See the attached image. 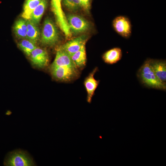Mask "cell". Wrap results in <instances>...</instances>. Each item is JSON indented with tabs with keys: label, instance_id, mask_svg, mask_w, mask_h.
Wrapping results in <instances>:
<instances>
[{
	"label": "cell",
	"instance_id": "cell-11",
	"mask_svg": "<svg viewBox=\"0 0 166 166\" xmlns=\"http://www.w3.org/2000/svg\"><path fill=\"white\" fill-rule=\"evenodd\" d=\"M150 64L158 78L165 83L166 81V64L163 61L149 59Z\"/></svg>",
	"mask_w": 166,
	"mask_h": 166
},
{
	"label": "cell",
	"instance_id": "cell-2",
	"mask_svg": "<svg viewBox=\"0 0 166 166\" xmlns=\"http://www.w3.org/2000/svg\"><path fill=\"white\" fill-rule=\"evenodd\" d=\"M139 75L142 81L145 85L153 88L165 90V83L160 81L156 77L151 65L149 59L146 61L139 71Z\"/></svg>",
	"mask_w": 166,
	"mask_h": 166
},
{
	"label": "cell",
	"instance_id": "cell-6",
	"mask_svg": "<svg viewBox=\"0 0 166 166\" xmlns=\"http://www.w3.org/2000/svg\"><path fill=\"white\" fill-rule=\"evenodd\" d=\"M112 26L115 32L122 37L128 39L131 36L132 25L130 20L127 16L116 17L113 21Z\"/></svg>",
	"mask_w": 166,
	"mask_h": 166
},
{
	"label": "cell",
	"instance_id": "cell-14",
	"mask_svg": "<svg viewBox=\"0 0 166 166\" xmlns=\"http://www.w3.org/2000/svg\"><path fill=\"white\" fill-rule=\"evenodd\" d=\"M26 38L36 43L39 37V31L37 24L30 20H26Z\"/></svg>",
	"mask_w": 166,
	"mask_h": 166
},
{
	"label": "cell",
	"instance_id": "cell-18",
	"mask_svg": "<svg viewBox=\"0 0 166 166\" xmlns=\"http://www.w3.org/2000/svg\"><path fill=\"white\" fill-rule=\"evenodd\" d=\"M18 46L28 56L37 47L35 43L27 38L20 41L18 43Z\"/></svg>",
	"mask_w": 166,
	"mask_h": 166
},
{
	"label": "cell",
	"instance_id": "cell-5",
	"mask_svg": "<svg viewBox=\"0 0 166 166\" xmlns=\"http://www.w3.org/2000/svg\"><path fill=\"white\" fill-rule=\"evenodd\" d=\"M62 0H51L52 11L55 17L57 23L67 38L72 36L71 32L68 25L66 17L62 10Z\"/></svg>",
	"mask_w": 166,
	"mask_h": 166
},
{
	"label": "cell",
	"instance_id": "cell-16",
	"mask_svg": "<svg viewBox=\"0 0 166 166\" xmlns=\"http://www.w3.org/2000/svg\"><path fill=\"white\" fill-rule=\"evenodd\" d=\"M42 0H27L22 16L25 20H29L32 14Z\"/></svg>",
	"mask_w": 166,
	"mask_h": 166
},
{
	"label": "cell",
	"instance_id": "cell-1",
	"mask_svg": "<svg viewBox=\"0 0 166 166\" xmlns=\"http://www.w3.org/2000/svg\"><path fill=\"white\" fill-rule=\"evenodd\" d=\"M6 166H34L36 164L32 157L26 151L18 149L9 152L4 161Z\"/></svg>",
	"mask_w": 166,
	"mask_h": 166
},
{
	"label": "cell",
	"instance_id": "cell-19",
	"mask_svg": "<svg viewBox=\"0 0 166 166\" xmlns=\"http://www.w3.org/2000/svg\"><path fill=\"white\" fill-rule=\"evenodd\" d=\"M65 7L71 11L75 12L81 7L80 0H62Z\"/></svg>",
	"mask_w": 166,
	"mask_h": 166
},
{
	"label": "cell",
	"instance_id": "cell-7",
	"mask_svg": "<svg viewBox=\"0 0 166 166\" xmlns=\"http://www.w3.org/2000/svg\"><path fill=\"white\" fill-rule=\"evenodd\" d=\"M66 18L70 31L74 34L85 31L89 27L88 22L79 16L70 14Z\"/></svg>",
	"mask_w": 166,
	"mask_h": 166
},
{
	"label": "cell",
	"instance_id": "cell-4",
	"mask_svg": "<svg viewBox=\"0 0 166 166\" xmlns=\"http://www.w3.org/2000/svg\"><path fill=\"white\" fill-rule=\"evenodd\" d=\"M59 38L57 29L53 21L49 18L44 22L41 36V42L45 45L53 46L58 42Z\"/></svg>",
	"mask_w": 166,
	"mask_h": 166
},
{
	"label": "cell",
	"instance_id": "cell-12",
	"mask_svg": "<svg viewBox=\"0 0 166 166\" xmlns=\"http://www.w3.org/2000/svg\"><path fill=\"white\" fill-rule=\"evenodd\" d=\"M122 56L121 49L118 47H115L105 53L102 55V59L106 63L112 64L120 60Z\"/></svg>",
	"mask_w": 166,
	"mask_h": 166
},
{
	"label": "cell",
	"instance_id": "cell-15",
	"mask_svg": "<svg viewBox=\"0 0 166 166\" xmlns=\"http://www.w3.org/2000/svg\"><path fill=\"white\" fill-rule=\"evenodd\" d=\"M46 4V0H42L33 12L29 20L36 24H38L44 13Z\"/></svg>",
	"mask_w": 166,
	"mask_h": 166
},
{
	"label": "cell",
	"instance_id": "cell-20",
	"mask_svg": "<svg viewBox=\"0 0 166 166\" xmlns=\"http://www.w3.org/2000/svg\"><path fill=\"white\" fill-rule=\"evenodd\" d=\"M81 6L87 11H88L90 8V0H80Z\"/></svg>",
	"mask_w": 166,
	"mask_h": 166
},
{
	"label": "cell",
	"instance_id": "cell-9",
	"mask_svg": "<svg viewBox=\"0 0 166 166\" xmlns=\"http://www.w3.org/2000/svg\"><path fill=\"white\" fill-rule=\"evenodd\" d=\"M85 36L82 35L68 41L59 47L70 56L78 51L86 43Z\"/></svg>",
	"mask_w": 166,
	"mask_h": 166
},
{
	"label": "cell",
	"instance_id": "cell-10",
	"mask_svg": "<svg viewBox=\"0 0 166 166\" xmlns=\"http://www.w3.org/2000/svg\"><path fill=\"white\" fill-rule=\"evenodd\" d=\"M97 68H95L87 76L84 81V84L87 93V101L91 103L94 92L99 84V81L96 80L94 75Z\"/></svg>",
	"mask_w": 166,
	"mask_h": 166
},
{
	"label": "cell",
	"instance_id": "cell-3",
	"mask_svg": "<svg viewBox=\"0 0 166 166\" xmlns=\"http://www.w3.org/2000/svg\"><path fill=\"white\" fill-rule=\"evenodd\" d=\"M78 69L76 65L54 66L51 65L50 71L56 80L68 81L77 78L79 74Z\"/></svg>",
	"mask_w": 166,
	"mask_h": 166
},
{
	"label": "cell",
	"instance_id": "cell-13",
	"mask_svg": "<svg viewBox=\"0 0 166 166\" xmlns=\"http://www.w3.org/2000/svg\"><path fill=\"white\" fill-rule=\"evenodd\" d=\"M84 44L81 48L77 52L71 56V58L78 69L84 68L86 65V55Z\"/></svg>",
	"mask_w": 166,
	"mask_h": 166
},
{
	"label": "cell",
	"instance_id": "cell-17",
	"mask_svg": "<svg viewBox=\"0 0 166 166\" xmlns=\"http://www.w3.org/2000/svg\"><path fill=\"white\" fill-rule=\"evenodd\" d=\"M14 32L18 38H26L27 31L26 21L20 19L17 21L14 27Z\"/></svg>",
	"mask_w": 166,
	"mask_h": 166
},
{
	"label": "cell",
	"instance_id": "cell-8",
	"mask_svg": "<svg viewBox=\"0 0 166 166\" xmlns=\"http://www.w3.org/2000/svg\"><path fill=\"white\" fill-rule=\"evenodd\" d=\"M33 65L39 68H43L47 66L49 62L48 53L45 49L36 47L29 56Z\"/></svg>",
	"mask_w": 166,
	"mask_h": 166
}]
</instances>
